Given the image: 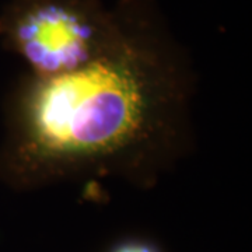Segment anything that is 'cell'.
<instances>
[{"instance_id":"2","label":"cell","mask_w":252,"mask_h":252,"mask_svg":"<svg viewBox=\"0 0 252 252\" xmlns=\"http://www.w3.org/2000/svg\"><path fill=\"white\" fill-rule=\"evenodd\" d=\"M109 20L98 0H13L0 14V39L30 74L49 77L87 62Z\"/></svg>"},{"instance_id":"1","label":"cell","mask_w":252,"mask_h":252,"mask_svg":"<svg viewBox=\"0 0 252 252\" xmlns=\"http://www.w3.org/2000/svg\"><path fill=\"white\" fill-rule=\"evenodd\" d=\"M193 79L147 0H122L70 72L28 74L6 107L0 180L16 188L93 177L147 184L188 142Z\"/></svg>"},{"instance_id":"3","label":"cell","mask_w":252,"mask_h":252,"mask_svg":"<svg viewBox=\"0 0 252 252\" xmlns=\"http://www.w3.org/2000/svg\"><path fill=\"white\" fill-rule=\"evenodd\" d=\"M114 252H156L154 248L143 243H129L121 245Z\"/></svg>"}]
</instances>
